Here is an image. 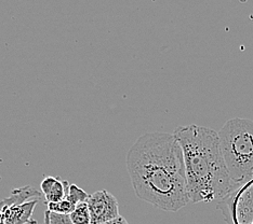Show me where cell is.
I'll return each instance as SVG.
<instances>
[{
	"instance_id": "obj_1",
	"label": "cell",
	"mask_w": 253,
	"mask_h": 224,
	"mask_svg": "<svg viewBox=\"0 0 253 224\" xmlns=\"http://www.w3.org/2000/svg\"><path fill=\"white\" fill-rule=\"evenodd\" d=\"M126 170L140 199L165 211H179L191 199L184 155L173 134L146 133L126 154Z\"/></svg>"
},
{
	"instance_id": "obj_2",
	"label": "cell",
	"mask_w": 253,
	"mask_h": 224,
	"mask_svg": "<svg viewBox=\"0 0 253 224\" xmlns=\"http://www.w3.org/2000/svg\"><path fill=\"white\" fill-rule=\"evenodd\" d=\"M173 135L183 150L192 203H211L239 189L229 175L214 129L192 124L179 126Z\"/></svg>"
},
{
	"instance_id": "obj_3",
	"label": "cell",
	"mask_w": 253,
	"mask_h": 224,
	"mask_svg": "<svg viewBox=\"0 0 253 224\" xmlns=\"http://www.w3.org/2000/svg\"><path fill=\"white\" fill-rule=\"evenodd\" d=\"M217 134L229 175L236 185L243 187L253 180V121L231 119Z\"/></svg>"
},
{
	"instance_id": "obj_4",
	"label": "cell",
	"mask_w": 253,
	"mask_h": 224,
	"mask_svg": "<svg viewBox=\"0 0 253 224\" xmlns=\"http://www.w3.org/2000/svg\"><path fill=\"white\" fill-rule=\"evenodd\" d=\"M87 204L91 224H103L119 217L117 198L106 190H100L89 195Z\"/></svg>"
},
{
	"instance_id": "obj_5",
	"label": "cell",
	"mask_w": 253,
	"mask_h": 224,
	"mask_svg": "<svg viewBox=\"0 0 253 224\" xmlns=\"http://www.w3.org/2000/svg\"><path fill=\"white\" fill-rule=\"evenodd\" d=\"M39 200H30L20 205H9L0 207L5 224H34L33 214Z\"/></svg>"
},
{
	"instance_id": "obj_6",
	"label": "cell",
	"mask_w": 253,
	"mask_h": 224,
	"mask_svg": "<svg viewBox=\"0 0 253 224\" xmlns=\"http://www.w3.org/2000/svg\"><path fill=\"white\" fill-rule=\"evenodd\" d=\"M71 185L66 180H62L59 177L45 176L42 183L40 190L43 194L45 203H59L65 199Z\"/></svg>"
},
{
	"instance_id": "obj_7",
	"label": "cell",
	"mask_w": 253,
	"mask_h": 224,
	"mask_svg": "<svg viewBox=\"0 0 253 224\" xmlns=\"http://www.w3.org/2000/svg\"><path fill=\"white\" fill-rule=\"evenodd\" d=\"M42 191H38L32 186L22 187L19 189H14L11 195L8 197L3 198L0 202V207L2 206H9V205H20L24 204L30 200H40L42 198Z\"/></svg>"
},
{
	"instance_id": "obj_8",
	"label": "cell",
	"mask_w": 253,
	"mask_h": 224,
	"mask_svg": "<svg viewBox=\"0 0 253 224\" xmlns=\"http://www.w3.org/2000/svg\"><path fill=\"white\" fill-rule=\"evenodd\" d=\"M74 224H91V217L87 202L79 203L71 214Z\"/></svg>"
},
{
	"instance_id": "obj_9",
	"label": "cell",
	"mask_w": 253,
	"mask_h": 224,
	"mask_svg": "<svg viewBox=\"0 0 253 224\" xmlns=\"http://www.w3.org/2000/svg\"><path fill=\"white\" fill-rule=\"evenodd\" d=\"M66 198L74 205L77 206L79 203L87 202L89 198V194L85 193L82 188L77 187L76 185H71L70 191H68Z\"/></svg>"
},
{
	"instance_id": "obj_10",
	"label": "cell",
	"mask_w": 253,
	"mask_h": 224,
	"mask_svg": "<svg viewBox=\"0 0 253 224\" xmlns=\"http://www.w3.org/2000/svg\"><path fill=\"white\" fill-rule=\"evenodd\" d=\"M44 223L45 224H74L71 215L57 214L47 210L44 212Z\"/></svg>"
},
{
	"instance_id": "obj_11",
	"label": "cell",
	"mask_w": 253,
	"mask_h": 224,
	"mask_svg": "<svg viewBox=\"0 0 253 224\" xmlns=\"http://www.w3.org/2000/svg\"><path fill=\"white\" fill-rule=\"evenodd\" d=\"M48 210L52 212H57V214H65L71 215L72 212L76 208V205H74L67 198L61 200L59 203H48Z\"/></svg>"
},
{
	"instance_id": "obj_12",
	"label": "cell",
	"mask_w": 253,
	"mask_h": 224,
	"mask_svg": "<svg viewBox=\"0 0 253 224\" xmlns=\"http://www.w3.org/2000/svg\"><path fill=\"white\" fill-rule=\"evenodd\" d=\"M103 224H129V223L126 222V220L125 219V218L119 216L118 218H116V219L111 220V221H108V222H105V223H103Z\"/></svg>"
},
{
	"instance_id": "obj_13",
	"label": "cell",
	"mask_w": 253,
	"mask_h": 224,
	"mask_svg": "<svg viewBox=\"0 0 253 224\" xmlns=\"http://www.w3.org/2000/svg\"><path fill=\"white\" fill-rule=\"evenodd\" d=\"M2 222H4V219H3V216L1 214V211H0V223H2Z\"/></svg>"
},
{
	"instance_id": "obj_14",
	"label": "cell",
	"mask_w": 253,
	"mask_h": 224,
	"mask_svg": "<svg viewBox=\"0 0 253 224\" xmlns=\"http://www.w3.org/2000/svg\"><path fill=\"white\" fill-rule=\"evenodd\" d=\"M34 224H42V223H38V222H36V223H34ZM43 224H45V223H43Z\"/></svg>"
}]
</instances>
